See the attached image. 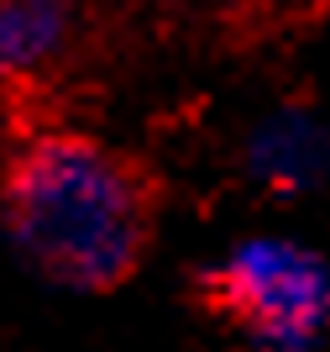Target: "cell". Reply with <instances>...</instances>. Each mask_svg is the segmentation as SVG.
<instances>
[{
    "label": "cell",
    "instance_id": "6da1fadb",
    "mask_svg": "<svg viewBox=\"0 0 330 352\" xmlns=\"http://www.w3.org/2000/svg\"><path fill=\"white\" fill-rule=\"evenodd\" d=\"M152 179L121 147L73 126L16 142L0 174V236L37 284L110 294L152 248Z\"/></svg>",
    "mask_w": 330,
    "mask_h": 352
},
{
    "label": "cell",
    "instance_id": "7a4b0ae2",
    "mask_svg": "<svg viewBox=\"0 0 330 352\" xmlns=\"http://www.w3.org/2000/svg\"><path fill=\"white\" fill-rule=\"evenodd\" d=\"M200 294L241 352L330 342V252L294 232H241L204 263Z\"/></svg>",
    "mask_w": 330,
    "mask_h": 352
},
{
    "label": "cell",
    "instance_id": "3957f363",
    "mask_svg": "<svg viewBox=\"0 0 330 352\" xmlns=\"http://www.w3.org/2000/svg\"><path fill=\"white\" fill-rule=\"evenodd\" d=\"M241 179L268 200H304L330 184V121L304 100H278L246 121L236 147Z\"/></svg>",
    "mask_w": 330,
    "mask_h": 352
},
{
    "label": "cell",
    "instance_id": "277c9868",
    "mask_svg": "<svg viewBox=\"0 0 330 352\" xmlns=\"http://www.w3.org/2000/svg\"><path fill=\"white\" fill-rule=\"evenodd\" d=\"M79 32L73 0H0V85H27L69 53Z\"/></svg>",
    "mask_w": 330,
    "mask_h": 352
}]
</instances>
